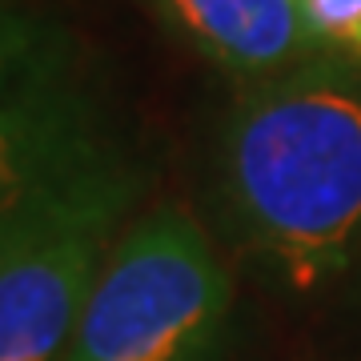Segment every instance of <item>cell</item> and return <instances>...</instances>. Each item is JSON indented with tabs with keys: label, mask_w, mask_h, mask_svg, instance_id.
<instances>
[{
	"label": "cell",
	"mask_w": 361,
	"mask_h": 361,
	"mask_svg": "<svg viewBox=\"0 0 361 361\" xmlns=\"http://www.w3.org/2000/svg\"><path fill=\"white\" fill-rule=\"evenodd\" d=\"M213 193L245 257L313 293L361 257V65L322 52L241 85L217 125Z\"/></svg>",
	"instance_id": "1"
},
{
	"label": "cell",
	"mask_w": 361,
	"mask_h": 361,
	"mask_svg": "<svg viewBox=\"0 0 361 361\" xmlns=\"http://www.w3.org/2000/svg\"><path fill=\"white\" fill-rule=\"evenodd\" d=\"M233 305L229 261L205 221L157 201L109 249L65 361H221Z\"/></svg>",
	"instance_id": "2"
},
{
	"label": "cell",
	"mask_w": 361,
	"mask_h": 361,
	"mask_svg": "<svg viewBox=\"0 0 361 361\" xmlns=\"http://www.w3.org/2000/svg\"><path fill=\"white\" fill-rule=\"evenodd\" d=\"M141 165H121L0 237V361H65L109 249L137 217Z\"/></svg>",
	"instance_id": "3"
},
{
	"label": "cell",
	"mask_w": 361,
	"mask_h": 361,
	"mask_svg": "<svg viewBox=\"0 0 361 361\" xmlns=\"http://www.w3.org/2000/svg\"><path fill=\"white\" fill-rule=\"evenodd\" d=\"M125 157L101 101L77 80L0 101V237L44 217Z\"/></svg>",
	"instance_id": "4"
},
{
	"label": "cell",
	"mask_w": 361,
	"mask_h": 361,
	"mask_svg": "<svg viewBox=\"0 0 361 361\" xmlns=\"http://www.w3.org/2000/svg\"><path fill=\"white\" fill-rule=\"evenodd\" d=\"M189 49L237 85L281 77L322 56L301 0H153Z\"/></svg>",
	"instance_id": "5"
},
{
	"label": "cell",
	"mask_w": 361,
	"mask_h": 361,
	"mask_svg": "<svg viewBox=\"0 0 361 361\" xmlns=\"http://www.w3.org/2000/svg\"><path fill=\"white\" fill-rule=\"evenodd\" d=\"M77 80V40L61 25L0 0V101Z\"/></svg>",
	"instance_id": "6"
},
{
	"label": "cell",
	"mask_w": 361,
	"mask_h": 361,
	"mask_svg": "<svg viewBox=\"0 0 361 361\" xmlns=\"http://www.w3.org/2000/svg\"><path fill=\"white\" fill-rule=\"evenodd\" d=\"M322 52L361 65V0H301Z\"/></svg>",
	"instance_id": "7"
}]
</instances>
